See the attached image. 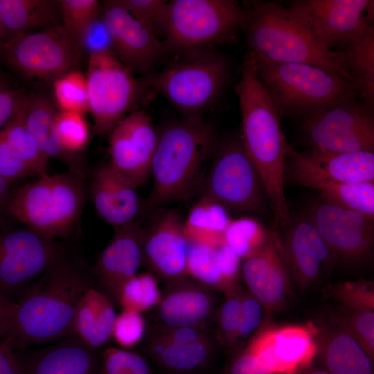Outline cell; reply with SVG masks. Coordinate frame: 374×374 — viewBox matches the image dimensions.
<instances>
[{
	"label": "cell",
	"mask_w": 374,
	"mask_h": 374,
	"mask_svg": "<svg viewBox=\"0 0 374 374\" xmlns=\"http://www.w3.org/2000/svg\"><path fill=\"white\" fill-rule=\"evenodd\" d=\"M60 8L64 28L69 37L78 45L85 28L98 16L100 8L99 1L96 0H60Z\"/></svg>",
	"instance_id": "60d3db41"
},
{
	"label": "cell",
	"mask_w": 374,
	"mask_h": 374,
	"mask_svg": "<svg viewBox=\"0 0 374 374\" xmlns=\"http://www.w3.org/2000/svg\"><path fill=\"white\" fill-rule=\"evenodd\" d=\"M305 374H330L326 370L323 369H312L308 371Z\"/></svg>",
	"instance_id": "94428289"
},
{
	"label": "cell",
	"mask_w": 374,
	"mask_h": 374,
	"mask_svg": "<svg viewBox=\"0 0 374 374\" xmlns=\"http://www.w3.org/2000/svg\"><path fill=\"white\" fill-rule=\"evenodd\" d=\"M216 247L188 240L186 271L203 285L222 289L226 286L216 261Z\"/></svg>",
	"instance_id": "74e56055"
},
{
	"label": "cell",
	"mask_w": 374,
	"mask_h": 374,
	"mask_svg": "<svg viewBox=\"0 0 374 374\" xmlns=\"http://www.w3.org/2000/svg\"><path fill=\"white\" fill-rule=\"evenodd\" d=\"M345 69L359 96L367 103L374 102V26L368 24L339 50Z\"/></svg>",
	"instance_id": "1f68e13d"
},
{
	"label": "cell",
	"mask_w": 374,
	"mask_h": 374,
	"mask_svg": "<svg viewBox=\"0 0 374 374\" xmlns=\"http://www.w3.org/2000/svg\"><path fill=\"white\" fill-rule=\"evenodd\" d=\"M317 190L323 201L374 218V181L329 183Z\"/></svg>",
	"instance_id": "e575fe53"
},
{
	"label": "cell",
	"mask_w": 374,
	"mask_h": 374,
	"mask_svg": "<svg viewBox=\"0 0 374 374\" xmlns=\"http://www.w3.org/2000/svg\"><path fill=\"white\" fill-rule=\"evenodd\" d=\"M242 115L240 139L255 166L274 212L275 226L291 222L285 195V170L288 143L280 119L258 80L254 58L247 53L235 86Z\"/></svg>",
	"instance_id": "7a4b0ae2"
},
{
	"label": "cell",
	"mask_w": 374,
	"mask_h": 374,
	"mask_svg": "<svg viewBox=\"0 0 374 374\" xmlns=\"http://www.w3.org/2000/svg\"><path fill=\"white\" fill-rule=\"evenodd\" d=\"M204 195L226 210L252 212L262 209L267 195L240 137L227 139L220 145Z\"/></svg>",
	"instance_id": "8fae6325"
},
{
	"label": "cell",
	"mask_w": 374,
	"mask_h": 374,
	"mask_svg": "<svg viewBox=\"0 0 374 374\" xmlns=\"http://www.w3.org/2000/svg\"><path fill=\"white\" fill-rule=\"evenodd\" d=\"M247 347L267 374H296L310 364L318 351L311 324L268 328Z\"/></svg>",
	"instance_id": "ac0fdd59"
},
{
	"label": "cell",
	"mask_w": 374,
	"mask_h": 374,
	"mask_svg": "<svg viewBox=\"0 0 374 374\" xmlns=\"http://www.w3.org/2000/svg\"><path fill=\"white\" fill-rule=\"evenodd\" d=\"M230 65L221 53L210 48L179 53L165 68L145 75V89L160 93L185 118L199 114L220 96L230 78Z\"/></svg>",
	"instance_id": "5b68a950"
},
{
	"label": "cell",
	"mask_w": 374,
	"mask_h": 374,
	"mask_svg": "<svg viewBox=\"0 0 374 374\" xmlns=\"http://www.w3.org/2000/svg\"><path fill=\"white\" fill-rule=\"evenodd\" d=\"M215 147L214 131L201 118L170 123L159 134L150 175V208L188 199Z\"/></svg>",
	"instance_id": "277c9868"
},
{
	"label": "cell",
	"mask_w": 374,
	"mask_h": 374,
	"mask_svg": "<svg viewBox=\"0 0 374 374\" xmlns=\"http://www.w3.org/2000/svg\"><path fill=\"white\" fill-rule=\"evenodd\" d=\"M89 112L96 134H109L145 89L112 53L89 55Z\"/></svg>",
	"instance_id": "9c48e42d"
},
{
	"label": "cell",
	"mask_w": 374,
	"mask_h": 374,
	"mask_svg": "<svg viewBox=\"0 0 374 374\" xmlns=\"http://www.w3.org/2000/svg\"><path fill=\"white\" fill-rule=\"evenodd\" d=\"M1 81H2V80H1V75H0V82H1Z\"/></svg>",
	"instance_id": "6125c7cd"
},
{
	"label": "cell",
	"mask_w": 374,
	"mask_h": 374,
	"mask_svg": "<svg viewBox=\"0 0 374 374\" xmlns=\"http://www.w3.org/2000/svg\"><path fill=\"white\" fill-rule=\"evenodd\" d=\"M161 294L156 278L150 274H136L121 286L117 303L123 309L143 312L159 303Z\"/></svg>",
	"instance_id": "8d00e7d4"
},
{
	"label": "cell",
	"mask_w": 374,
	"mask_h": 374,
	"mask_svg": "<svg viewBox=\"0 0 374 374\" xmlns=\"http://www.w3.org/2000/svg\"><path fill=\"white\" fill-rule=\"evenodd\" d=\"M109 135V163L134 187L143 186L150 175L159 139L149 114L144 110L132 112Z\"/></svg>",
	"instance_id": "2e32d148"
},
{
	"label": "cell",
	"mask_w": 374,
	"mask_h": 374,
	"mask_svg": "<svg viewBox=\"0 0 374 374\" xmlns=\"http://www.w3.org/2000/svg\"><path fill=\"white\" fill-rule=\"evenodd\" d=\"M113 302L96 287L82 296L74 318V333L90 348L105 345L111 338L116 318Z\"/></svg>",
	"instance_id": "4316f807"
},
{
	"label": "cell",
	"mask_w": 374,
	"mask_h": 374,
	"mask_svg": "<svg viewBox=\"0 0 374 374\" xmlns=\"http://www.w3.org/2000/svg\"><path fill=\"white\" fill-rule=\"evenodd\" d=\"M14 301L0 294V337L9 320Z\"/></svg>",
	"instance_id": "6f0895ef"
},
{
	"label": "cell",
	"mask_w": 374,
	"mask_h": 374,
	"mask_svg": "<svg viewBox=\"0 0 374 374\" xmlns=\"http://www.w3.org/2000/svg\"><path fill=\"white\" fill-rule=\"evenodd\" d=\"M80 51L63 26L19 33L0 45L3 60L13 69L28 78L53 80L77 69Z\"/></svg>",
	"instance_id": "30bf717a"
},
{
	"label": "cell",
	"mask_w": 374,
	"mask_h": 374,
	"mask_svg": "<svg viewBox=\"0 0 374 374\" xmlns=\"http://www.w3.org/2000/svg\"><path fill=\"white\" fill-rule=\"evenodd\" d=\"M26 96L0 82V130L19 110Z\"/></svg>",
	"instance_id": "db71d44e"
},
{
	"label": "cell",
	"mask_w": 374,
	"mask_h": 374,
	"mask_svg": "<svg viewBox=\"0 0 374 374\" xmlns=\"http://www.w3.org/2000/svg\"><path fill=\"white\" fill-rule=\"evenodd\" d=\"M262 318V305L252 296L241 297L239 337L250 335L259 326Z\"/></svg>",
	"instance_id": "816d5d0a"
},
{
	"label": "cell",
	"mask_w": 374,
	"mask_h": 374,
	"mask_svg": "<svg viewBox=\"0 0 374 374\" xmlns=\"http://www.w3.org/2000/svg\"><path fill=\"white\" fill-rule=\"evenodd\" d=\"M93 269L66 248L15 300L0 338L16 350L75 335L83 294L95 287Z\"/></svg>",
	"instance_id": "6da1fadb"
},
{
	"label": "cell",
	"mask_w": 374,
	"mask_h": 374,
	"mask_svg": "<svg viewBox=\"0 0 374 374\" xmlns=\"http://www.w3.org/2000/svg\"><path fill=\"white\" fill-rule=\"evenodd\" d=\"M78 45L80 50L89 55L107 53L114 54L111 35L99 14L85 28Z\"/></svg>",
	"instance_id": "7dc6e473"
},
{
	"label": "cell",
	"mask_w": 374,
	"mask_h": 374,
	"mask_svg": "<svg viewBox=\"0 0 374 374\" xmlns=\"http://www.w3.org/2000/svg\"><path fill=\"white\" fill-rule=\"evenodd\" d=\"M0 374H24L21 360L9 340L0 338Z\"/></svg>",
	"instance_id": "11a10c76"
},
{
	"label": "cell",
	"mask_w": 374,
	"mask_h": 374,
	"mask_svg": "<svg viewBox=\"0 0 374 374\" xmlns=\"http://www.w3.org/2000/svg\"><path fill=\"white\" fill-rule=\"evenodd\" d=\"M99 15L111 35L114 55L132 73L145 76L155 72L161 61L171 53L163 39L116 0L104 1Z\"/></svg>",
	"instance_id": "9a60e30c"
},
{
	"label": "cell",
	"mask_w": 374,
	"mask_h": 374,
	"mask_svg": "<svg viewBox=\"0 0 374 374\" xmlns=\"http://www.w3.org/2000/svg\"><path fill=\"white\" fill-rule=\"evenodd\" d=\"M144 231L132 222L115 228L93 271L98 290L117 303L123 284L135 276L143 263Z\"/></svg>",
	"instance_id": "ffe728a7"
},
{
	"label": "cell",
	"mask_w": 374,
	"mask_h": 374,
	"mask_svg": "<svg viewBox=\"0 0 374 374\" xmlns=\"http://www.w3.org/2000/svg\"><path fill=\"white\" fill-rule=\"evenodd\" d=\"M16 351L24 374H99L96 350L75 335L42 349Z\"/></svg>",
	"instance_id": "603a6c76"
},
{
	"label": "cell",
	"mask_w": 374,
	"mask_h": 374,
	"mask_svg": "<svg viewBox=\"0 0 374 374\" xmlns=\"http://www.w3.org/2000/svg\"><path fill=\"white\" fill-rule=\"evenodd\" d=\"M256 63L258 80L280 120L291 116L303 117L359 96L353 82L317 66Z\"/></svg>",
	"instance_id": "8992f818"
},
{
	"label": "cell",
	"mask_w": 374,
	"mask_h": 374,
	"mask_svg": "<svg viewBox=\"0 0 374 374\" xmlns=\"http://www.w3.org/2000/svg\"><path fill=\"white\" fill-rule=\"evenodd\" d=\"M2 134L28 164L34 176L42 177L47 172L48 159L41 153L27 131L19 110L1 130Z\"/></svg>",
	"instance_id": "f35d334b"
},
{
	"label": "cell",
	"mask_w": 374,
	"mask_h": 374,
	"mask_svg": "<svg viewBox=\"0 0 374 374\" xmlns=\"http://www.w3.org/2000/svg\"><path fill=\"white\" fill-rule=\"evenodd\" d=\"M308 217L335 258L355 263L365 260L371 253L374 218L323 200L312 207Z\"/></svg>",
	"instance_id": "e0dca14e"
},
{
	"label": "cell",
	"mask_w": 374,
	"mask_h": 374,
	"mask_svg": "<svg viewBox=\"0 0 374 374\" xmlns=\"http://www.w3.org/2000/svg\"><path fill=\"white\" fill-rule=\"evenodd\" d=\"M269 232L260 222L251 217L231 220L224 231V242L244 259L265 242Z\"/></svg>",
	"instance_id": "d590c367"
},
{
	"label": "cell",
	"mask_w": 374,
	"mask_h": 374,
	"mask_svg": "<svg viewBox=\"0 0 374 374\" xmlns=\"http://www.w3.org/2000/svg\"><path fill=\"white\" fill-rule=\"evenodd\" d=\"M145 330V323L141 313L123 309L116 316L112 337L123 348H130L142 339Z\"/></svg>",
	"instance_id": "f6af8a7d"
},
{
	"label": "cell",
	"mask_w": 374,
	"mask_h": 374,
	"mask_svg": "<svg viewBox=\"0 0 374 374\" xmlns=\"http://www.w3.org/2000/svg\"><path fill=\"white\" fill-rule=\"evenodd\" d=\"M9 212L34 231L56 240L52 219L51 175L20 187L10 202Z\"/></svg>",
	"instance_id": "484cf974"
},
{
	"label": "cell",
	"mask_w": 374,
	"mask_h": 374,
	"mask_svg": "<svg viewBox=\"0 0 374 374\" xmlns=\"http://www.w3.org/2000/svg\"><path fill=\"white\" fill-rule=\"evenodd\" d=\"M281 239L284 258L290 274L301 285L314 281L335 255L310 217L290 222Z\"/></svg>",
	"instance_id": "7402d4cb"
},
{
	"label": "cell",
	"mask_w": 374,
	"mask_h": 374,
	"mask_svg": "<svg viewBox=\"0 0 374 374\" xmlns=\"http://www.w3.org/2000/svg\"><path fill=\"white\" fill-rule=\"evenodd\" d=\"M358 96L302 117L301 130L312 149L336 153L373 152V105Z\"/></svg>",
	"instance_id": "ba28073f"
},
{
	"label": "cell",
	"mask_w": 374,
	"mask_h": 374,
	"mask_svg": "<svg viewBox=\"0 0 374 374\" xmlns=\"http://www.w3.org/2000/svg\"><path fill=\"white\" fill-rule=\"evenodd\" d=\"M285 174L292 183L314 189L329 183L374 181V153L299 152L288 145Z\"/></svg>",
	"instance_id": "5bb4252c"
},
{
	"label": "cell",
	"mask_w": 374,
	"mask_h": 374,
	"mask_svg": "<svg viewBox=\"0 0 374 374\" xmlns=\"http://www.w3.org/2000/svg\"><path fill=\"white\" fill-rule=\"evenodd\" d=\"M356 338L371 359H374V310H352L341 323Z\"/></svg>",
	"instance_id": "bcb514c9"
},
{
	"label": "cell",
	"mask_w": 374,
	"mask_h": 374,
	"mask_svg": "<svg viewBox=\"0 0 374 374\" xmlns=\"http://www.w3.org/2000/svg\"><path fill=\"white\" fill-rule=\"evenodd\" d=\"M64 248L23 224L0 229V294L17 299Z\"/></svg>",
	"instance_id": "7c38bea8"
},
{
	"label": "cell",
	"mask_w": 374,
	"mask_h": 374,
	"mask_svg": "<svg viewBox=\"0 0 374 374\" xmlns=\"http://www.w3.org/2000/svg\"><path fill=\"white\" fill-rule=\"evenodd\" d=\"M82 171L51 175L52 218L55 238H66L78 221L84 202Z\"/></svg>",
	"instance_id": "f546056e"
},
{
	"label": "cell",
	"mask_w": 374,
	"mask_h": 374,
	"mask_svg": "<svg viewBox=\"0 0 374 374\" xmlns=\"http://www.w3.org/2000/svg\"><path fill=\"white\" fill-rule=\"evenodd\" d=\"M60 13V1L0 0V20L8 38L54 24Z\"/></svg>",
	"instance_id": "d6a6232c"
},
{
	"label": "cell",
	"mask_w": 374,
	"mask_h": 374,
	"mask_svg": "<svg viewBox=\"0 0 374 374\" xmlns=\"http://www.w3.org/2000/svg\"><path fill=\"white\" fill-rule=\"evenodd\" d=\"M184 280L161 296L159 317L167 327L198 328L211 315L213 299L205 288Z\"/></svg>",
	"instance_id": "d4e9b609"
},
{
	"label": "cell",
	"mask_w": 374,
	"mask_h": 374,
	"mask_svg": "<svg viewBox=\"0 0 374 374\" xmlns=\"http://www.w3.org/2000/svg\"><path fill=\"white\" fill-rule=\"evenodd\" d=\"M227 210L207 196L192 207L185 222L189 240L217 246L224 242V231L231 220Z\"/></svg>",
	"instance_id": "836d02e7"
},
{
	"label": "cell",
	"mask_w": 374,
	"mask_h": 374,
	"mask_svg": "<svg viewBox=\"0 0 374 374\" xmlns=\"http://www.w3.org/2000/svg\"><path fill=\"white\" fill-rule=\"evenodd\" d=\"M240 310L241 297L236 295H231L220 308L218 324L221 336L226 341H233L237 339Z\"/></svg>",
	"instance_id": "f907efd6"
},
{
	"label": "cell",
	"mask_w": 374,
	"mask_h": 374,
	"mask_svg": "<svg viewBox=\"0 0 374 374\" xmlns=\"http://www.w3.org/2000/svg\"><path fill=\"white\" fill-rule=\"evenodd\" d=\"M136 190L109 163L93 172L91 195L95 209L114 228L136 221L142 206Z\"/></svg>",
	"instance_id": "cb8c5ba5"
},
{
	"label": "cell",
	"mask_w": 374,
	"mask_h": 374,
	"mask_svg": "<svg viewBox=\"0 0 374 374\" xmlns=\"http://www.w3.org/2000/svg\"><path fill=\"white\" fill-rule=\"evenodd\" d=\"M215 258L226 288L235 282L240 266V258L225 243L215 247Z\"/></svg>",
	"instance_id": "f5cc1de1"
},
{
	"label": "cell",
	"mask_w": 374,
	"mask_h": 374,
	"mask_svg": "<svg viewBox=\"0 0 374 374\" xmlns=\"http://www.w3.org/2000/svg\"><path fill=\"white\" fill-rule=\"evenodd\" d=\"M157 336L175 343H193L208 339L203 330L195 327L165 326Z\"/></svg>",
	"instance_id": "9f6ffc18"
},
{
	"label": "cell",
	"mask_w": 374,
	"mask_h": 374,
	"mask_svg": "<svg viewBox=\"0 0 374 374\" xmlns=\"http://www.w3.org/2000/svg\"><path fill=\"white\" fill-rule=\"evenodd\" d=\"M168 374H170V373H168Z\"/></svg>",
	"instance_id": "be15d7a7"
},
{
	"label": "cell",
	"mask_w": 374,
	"mask_h": 374,
	"mask_svg": "<svg viewBox=\"0 0 374 374\" xmlns=\"http://www.w3.org/2000/svg\"><path fill=\"white\" fill-rule=\"evenodd\" d=\"M244 8L242 30L248 53L256 62L308 64L352 82L342 54L322 48L288 8L261 1L249 3Z\"/></svg>",
	"instance_id": "3957f363"
},
{
	"label": "cell",
	"mask_w": 374,
	"mask_h": 374,
	"mask_svg": "<svg viewBox=\"0 0 374 374\" xmlns=\"http://www.w3.org/2000/svg\"><path fill=\"white\" fill-rule=\"evenodd\" d=\"M245 18L244 6L234 0H172L159 30L171 53H181L234 42Z\"/></svg>",
	"instance_id": "52a82bcc"
},
{
	"label": "cell",
	"mask_w": 374,
	"mask_h": 374,
	"mask_svg": "<svg viewBox=\"0 0 374 374\" xmlns=\"http://www.w3.org/2000/svg\"><path fill=\"white\" fill-rule=\"evenodd\" d=\"M55 129L63 149L71 155L82 150L89 141V129L84 114L57 112Z\"/></svg>",
	"instance_id": "b9f144b4"
},
{
	"label": "cell",
	"mask_w": 374,
	"mask_h": 374,
	"mask_svg": "<svg viewBox=\"0 0 374 374\" xmlns=\"http://www.w3.org/2000/svg\"><path fill=\"white\" fill-rule=\"evenodd\" d=\"M10 181L0 175V211L7 200Z\"/></svg>",
	"instance_id": "680465c9"
},
{
	"label": "cell",
	"mask_w": 374,
	"mask_h": 374,
	"mask_svg": "<svg viewBox=\"0 0 374 374\" xmlns=\"http://www.w3.org/2000/svg\"><path fill=\"white\" fill-rule=\"evenodd\" d=\"M288 8L320 46L331 51H339L358 31L373 22L371 0H298Z\"/></svg>",
	"instance_id": "4fadbf2b"
},
{
	"label": "cell",
	"mask_w": 374,
	"mask_h": 374,
	"mask_svg": "<svg viewBox=\"0 0 374 374\" xmlns=\"http://www.w3.org/2000/svg\"><path fill=\"white\" fill-rule=\"evenodd\" d=\"M0 175L8 181L34 174L0 130Z\"/></svg>",
	"instance_id": "681fc988"
},
{
	"label": "cell",
	"mask_w": 374,
	"mask_h": 374,
	"mask_svg": "<svg viewBox=\"0 0 374 374\" xmlns=\"http://www.w3.org/2000/svg\"><path fill=\"white\" fill-rule=\"evenodd\" d=\"M334 296L352 310H374L373 285L371 281H350L335 285Z\"/></svg>",
	"instance_id": "ee69618b"
},
{
	"label": "cell",
	"mask_w": 374,
	"mask_h": 374,
	"mask_svg": "<svg viewBox=\"0 0 374 374\" xmlns=\"http://www.w3.org/2000/svg\"><path fill=\"white\" fill-rule=\"evenodd\" d=\"M136 19L156 33L167 4L164 0H116Z\"/></svg>",
	"instance_id": "c3c4849f"
},
{
	"label": "cell",
	"mask_w": 374,
	"mask_h": 374,
	"mask_svg": "<svg viewBox=\"0 0 374 374\" xmlns=\"http://www.w3.org/2000/svg\"><path fill=\"white\" fill-rule=\"evenodd\" d=\"M53 91L60 112L82 114L89 112L87 76L78 69L55 79Z\"/></svg>",
	"instance_id": "ab89813d"
},
{
	"label": "cell",
	"mask_w": 374,
	"mask_h": 374,
	"mask_svg": "<svg viewBox=\"0 0 374 374\" xmlns=\"http://www.w3.org/2000/svg\"><path fill=\"white\" fill-rule=\"evenodd\" d=\"M99 374H153L140 355L121 348H108L102 355Z\"/></svg>",
	"instance_id": "7bdbcfd3"
},
{
	"label": "cell",
	"mask_w": 374,
	"mask_h": 374,
	"mask_svg": "<svg viewBox=\"0 0 374 374\" xmlns=\"http://www.w3.org/2000/svg\"><path fill=\"white\" fill-rule=\"evenodd\" d=\"M152 360L170 374H193L205 368L213 356L208 339L175 343L156 336L148 348Z\"/></svg>",
	"instance_id": "4dcf8cb0"
},
{
	"label": "cell",
	"mask_w": 374,
	"mask_h": 374,
	"mask_svg": "<svg viewBox=\"0 0 374 374\" xmlns=\"http://www.w3.org/2000/svg\"><path fill=\"white\" fill-rule=\"evenodd\" d=\"M320 354L330 374H374L373 361L342 324L325 335Z\"/></svg>",
	"instance_id": "f1b7e54d"
},
{
	"label": "cell",
	"mask_w": 374,
	"mask_h": 374,
	"mask_svg": "<svg viewBox=\"0 0 374 374\" xmlns=\"http://www.w3.org/2000/svg\"><path fill=\"white\" fill-rule=\"evenodd\" d=\"M188 239L184 222L174 211L162 214L144 231L143 262L162 278L176 283L188 275L186 258Z\"/></svg>",
	"instance_id": "44dd1931"
},
{
	"label": "cell",
	"mask_w": 374,
	"mask_h": 374,
	"mask_svg": "<svg viewBox=\"0 0 374 374\" xmlns=\"http://www.w3.org/2000/svg\"><path fill=\"white\" fill-rule=\"evenodd\" d=\"M8 39V35L0 20V45Z\"/></svg>",
	"instance_id": "91938a15"
},
{
	"label": "cell",
	"mask_w": 374,
	"mask_h": 374,
	"mask_svg": "<svg viewBox=\"0 0 374 374\" xmlns=\"http://www.w3.org/2000/svg\"><path fill=\"white\" fill-rule=\"evenodd\" d=\"M19 113L22 121L41 153L66 162L70 170L82 171L62 148L55 129L57 112L45 98L38 96L25 98Z\"/></svg>",
	"instance_id": "83f0119b"
},
{
	"label": "cell",
	"mask_w": 374,
	"mask_h": 374,
	"mask_svg": "<svg viewBox=\"0 0 374 374\" xmlns=\"http://www.w3.org/2000/svg\"><path fill=\"white\" fill-rule=\"evenodd\" d=\"M242 276L251 296L262 306L274 310L283 308L290 292V272L280 237L271 230L265 242L244 258Z\"/></svg>",
	"instance_id": "d6986e66"
}]
</instances>
